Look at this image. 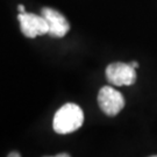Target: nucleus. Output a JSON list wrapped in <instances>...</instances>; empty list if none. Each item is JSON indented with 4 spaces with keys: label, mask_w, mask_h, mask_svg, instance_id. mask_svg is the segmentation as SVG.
Listing matches in <instances>:
<instances>
[{
    "label": "nucleus",
    "mask_w": 157,
    "mask_h": 157,
    "mask_svg": "<svg viewBox=\"0 0 157 157\" xmlns=\"http://www.w3.org/2000/svg\"><path fill=\"white\" fill-rule=\"evenodd\" d=\"M84 122L83 109L72 102L63 105L56 112L52 120V128L57 134H71L78 130Z\"/></svg>",
    "instance_id": "f257e3e1"
},
{
    "label": "nucleus",
    "mask_w": 157,
    "mask_h": 157,
    "mask_svg": "<svg viewBox=\"0 0 157 157\" xmlns=\"http://www.w3.org/2000/svg\"><path fill=\"white\" fill-rule=\"evenodd\" d=\"M98 104L108 117H115L124 107V98L118 90L111 86L101 87L98 93Z\"/></svg>",
    "instance_id": "f03ea898"
},
{
    "label": "nucleus",
    "mask_w": 157,
    "mask_h": 157,
    "mask_svg": "<svg viewBox=\"0 0 157 157\" xmlns=\"http://www.w3.org/2000/svg\"><path fill=\"white\" fill-rule=\"evenodd\" d=\"M106 79L114 86H130L136 82V71L130 63H112L106 67Z\"/></svg>",
    "instance_id": "7ed1b4c3"
},
{
    "label": "nucleus",
    "mask_w": 157,
    "mask_h": 157,
    "mask_svg": "<svg viewBox=\"0 0 157 157\" xmlns=\"http://www.w3.org/2000/svg\"><path fill=\"white\" fill-rule=\"evenodd\" d=\"M17 20L20 22L21 33L29 39H34L39 35H45L49 33V26L43 15H37L34 13H19Z\"/></svg>",
    "instance_id": "20e7f679"
},
{
    "label": "nucleus",
    "mask_w": 157,
    "mask_h": 157,
    "mask_svg": "<svg viewBox=\"0 0 157 157\" xmlns=\"http://www.w3.org/2000/svg\"><path fill=\"white\" fill-rule=\"evenodd\" d=\"M41 14L48 22V26H49L48 34L50 36L63 37L70 30V23L67 20V17L56 10L50 8V7H44V8H42Z\"/></svg>",
    "instance_id": "39448f33"
},
{
    "label": "nucleus",
    "mask_w": 157,
    "mask_h": 157,
    "mask_svg": "<svg viewBox=\"0 0 157 157\" xmlns=\"http://www.w3.org/2000/svg\"><path fill=\"white\" fill-rule=\"evenodd\" d=\"M17 11H19V13H23V12H26V8L23 5H19L17 6Z\"/></svg>",
    "instance_id": "423d86ee"
},
{
    "label": "nucleus",
    "mask_w": 157,
    "mask_h": 157,
    "mask_svg": "<svg viewBox=\"0 0 157 157\" xmlns=\"http://www.w3.org/2000/svg\"><path fill=\"white\" fill-rule=\"evenodd\" d=\"M20 157V154H17V151L15 152H11V154H8V157Z\"/></svg>",
    "instance_id": "0eeeda50"
},
{
    "label": "nucleus",
    "mask_w": 157,
    "mask_h": 157,
    "mask_svg": "<svg viewBox=\"0 0 157 157\" xmlns=\"http://www.w3.org/2000/svg\"><path fill=\"white\" fill-rule=\"evenodd\" d=\"M130 65L133 67H135V69H137L139 67V63L137 62H130Z\"/></svg>",
    "instance_id": "6e6552de"
},
{
    "label": "nucleus",
    "mask_w": 157,
    "mask_h": 157,
    "mask_svg": "<svg viewBox=\"0 0 157 157\" xmlns=\"http://www.w3.org/2000/svg\"><path fill=\"white\" fill-rule=\"evenodd\" d=\"M57 157H69L70 155L69 154H58V155H56Z\"/></svg>",
    "instance_id": "1a4fd4ad"
}]
</instances>
